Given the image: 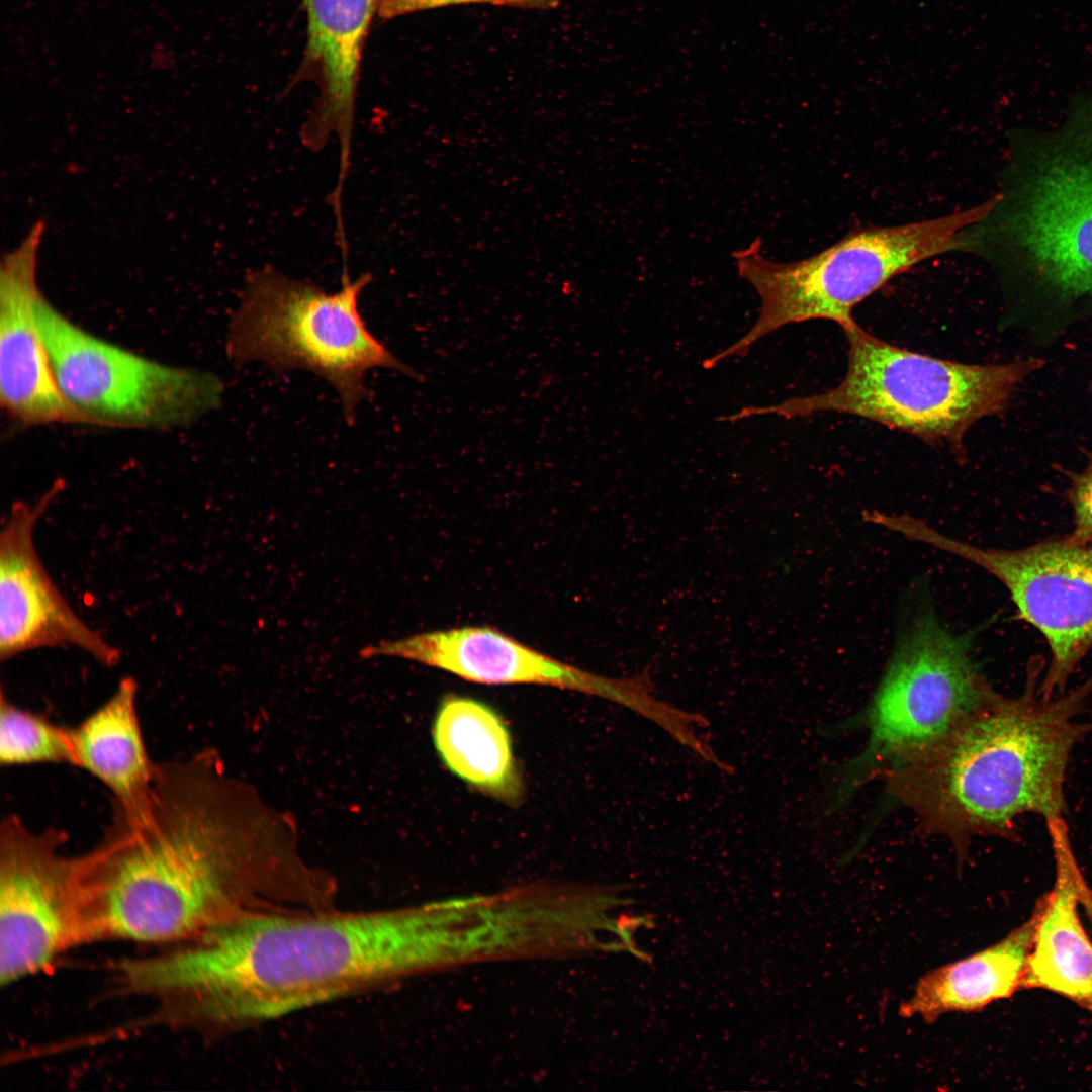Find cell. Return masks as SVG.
Instances as JSON below:
<instances>
[{"mask_svg": "<svg viewBox=\"0 0 1092 1092\" xmlns=\"http://www.w3.org/2000/svg\"><path fill=\"white\" fill-rule=\"evenodd\" d=\"M34 314L57 385L87 425L175 429L221 404L224 385L211 372L163 364L107 342L40 293Z\"/></svg>", "mask_w": 1092, "mask_h": 1092, "instance_id": "9", "label": "cell"}, {"mask_svg": "<svg viewBox=\"0 0 1092 1092\" xmlns=\"http://www.w3.org/2000/svg\"><path fill=\"white\" fill-rule=\"evenodd\" d=\"M423 904L251 913L149 954L170 1027L218 1038L432 971Z\"/></svg>", "mask_w": 1092, "mask_h": 1092, "instance_id": "2", "label": "cell"}, {"mask_svg": "<svg viewBox=\"0 0 1092 1092\" xmlns=\"http://www.w3.org/2000/svg\"><path fill=\"white\" fill-rule=\"evenodd\" d=\"M957 635L930 611L899 639L866 715L869 739L844 768L838 796H848L931 747L998 694Z\"/></svg>", "mask_w": 1092, "mask_h": 1092, "instance_id": "8", "label": "cell"}, {"mask_svg": "<svg viewBox=\"0 0 1092 1092\" xmlns=\"http://www.w3.org/2000/svg\"><path fill=\"white\" fill-rule=\"evenodd\" d=\"M66 833L27 826L16 814L0 825V984L10 986L80 946L75 856Z\"/></svg>", "mask_w": 1092, "mask_h": 1092, "instance_id": "11", "label": "cell"}, {"mask_svg": "<svg viewBox=\"0 0 1092 1092\" xmlns=\"http://www.w3.org/2000/svg\"><path fill=\"white\" fill-rule=\"evenodd\" d=\"M433 739L445 765L466 783L503 801L521 795L509 731L488 705L447 696L438 709Z\"/></svg>", "mask_w": 1092, "mask_h": 1092, "instance_id": "19", "label": "cell"}, {"mask_svg": "<svg viewBox=\"0 0 1092 1092\" xmlns=\"http://www.w3.org/2000/svg\"><path fill=\"white\" fill-rule=\"evenodd\" d=\"M1085 455L1081 471H1064L1069 479L1065 494L1073 515V528L1064 537L1078 545H1092V449L1085 450Z\"/></svg>", "mask_w": 1092, "mask_h": 1092, "instance_id": "21", "label": "cell"}, {"mask_svg": "<svg viewBox=\"0 0 1092 1092\" xmlns=\"http://www.w3.org/2000/svg\"><path fill=\"white\" fill-rule=\"evenodd\" d=\"M992 199L943 216L897 225L857 228L824 250L789 263L768 260L755 239L733 253L738 274L760 297L752 328L704 363L713 367L745 356L760 339L780 328L811 320L840 327L854 321L853 308L894 277L915 265L953 251H966L967 231L980 221Z\"/></svg>", "mask_w": 1092, "mask_h": 1092, "instance_id": "6", "label": "cell"}, {"mask_svg": "<svg viewBox=\"0 0 1092 1092\" xmlns=\"http://www.w3.org/2000/svg\"><path fill=\"white\" fill-rule=\"evenodd\" d=\"M256 803L214 752L156 763L147 791L113 802L100 841L75 856L81 945L170 946L251 913L329 906L330 874Z\"/></svg>", "mask_w": 1092, "mask_h": 1092, "instance_id": "1", "label": "cell"}, {"mask_svg": "<svg viewBox=\"0 0 1092 1092\" xmlns=\"http://www.w3.org/2000/svg\"><path fill=\"white\" fill-rule=\"evenodd\" d=\"M457 4H491L526 9H546L557 6L558 0H378V14L383 19Z\"/></svg>", "mask_w": 1092, "mask_h": 1092, "instance_id": "22", "label": "cell"}, {"mask_svg": "<svg viewBox=\"0 0 1092 1092\" xmlns=\"http://www.w3.org/2000/svg\"><path fill=\"white\" fill-rule=\"evenodd\" d=\"M37 226L3 265L0 288V401L28 426L86 424L61 393L39 335L34 306Z\"/></svg>", "mask_w": 1092, "mask_h": 1092, "instance_id": "14", "label": "cell"}, {"mask_svg": "<svg viewBox=\"0 0 1092 1092\" xmlns=\"http://www.w3.org/2000/svg\"><path fill=\"white\" fill-rule=\"evenodd\" d=\"M361 655L402 657L479 684L550 686L612 702L621 687V678L561 662L489 626H463L381 641L365 647Z\"/></svg>", "mask_w": 1092, "mask_h": 1092, "instance_id": "13", "label": "cell"}, {"mask_svg": "<svg viewBox=\"0 0 1092 1092\" xmlns=\"http://www.w3.org/2000/svg\"><path fill=\"white\" fill-rule=\"evenodd\" d=\"M1037 910L994 945L924 975L901 1004L904 1017L932 1022L949 1012L978 1011L1022 988Z\"/></svg>", "mask_w": 1092, "mask_h": 1092, "instance_id": "17", "label": "cell"}, {"mask_svg": "<svg viewBox=\"0 0 1092 1092\" xmlns=\"http://www.w3.org/2000/svg\"><path fill=\"white\" fill-rule=\"evenodd\" d=\"M371 279L369 273L354 280L341 276V288L329 293L271 266L251 271L229 325L228 358L235 365L259 361L276 373L301 369L321 376L354 424L358 405L371 395L365 385L370 369L421 378L367 328L358 303Z\"/></svg>", "mask_w": 1092, "mask_h": 1092, "instance_id": "7", "label": "cell"}, {"mask_svg": "<svg viewBox=\"0 0 1092 1092\" xmlns=\"http://www.w3.org/2000/svg\"><path fill=\"white\" fill-rule=\"evenodd\" d=\"M894 530L908 539L958 555L996 577L1009 592L1018 617L1044 638L1050 662L1038 692L1065 693L1092 649V545L1053 537L1020 549H991L950 538L925 522L900 515Z\"/></svg>", "mask_w": 1092, "mask_h": 1092, "instance_id": "10", "label": "cell"}, {"mask_svg": "<svg viewBox=\"0 0 1092 1092\" xmlns=\"http://www.w3.org/2000/svg\"><path fill=\"white\" fill-rule=\"evenodd\" d=\"M64 488L55 483L33 504L15 500L0 532V658L39 648L74 647L105 667L120 650L72 609L39 558L34 530Z\"/></svg>", "mask_w": 1092, "mask_h": 1092, "instance_id": "12", "label": "cell"}, {"mask_svg": "<svg viewBox=\"0 0 1092 1092\" xmlns=\"http://www.w3.org/2000/svg\"><path fill=\"white\" fill-rule=\"evenodd\" d=\"M1000 190L968 232L997 270L1009 324L1035 343L1092 313V83L1051 128L1010 130Z\"/></svg>", "mask_w": 1092, "mask_h": 1092, "instance_id": "4", "label": "cell"}, {"mask_svg": "<svg viewBox=\"0 0 1092 1092\" xmlns=\"http://www.w3.org/2000/svg\"><path fill=\"white\" fill-rule=\"evenodd\" d=\"M1044 663L1028 662L1025 688L997 695L922 753L888 770L889 794L918 818L922 829L952 841L957 852L975 836L1015 835V820L1033 813L1061 818L1064 786L1075 745L1092 732L1081 722L1092 673L1067 694L1044 697Z\"/></svg>", "mask_w": 1092, "mask_h": 1092, "instance_id": "3", "label": "cell"}, {"mask_svg": "<svg viewBox=\"0 0 1092 1092\" xmlns=\"http://www.w3.org/2000/svg\"><path fill=\"white\" fill-rule=\"evenodd\" d=\"M1055 859L1052 890L1036 903L1037 923L1022 988L1043 989L1092 1013V940L1079 916L1092 904L1064 818L1045 821Z\"/></svg>", "mask_w": 1092, "mask_h": 1092, "instance_id": "16", "label": "cell"}, {"mask_svg": "<svg viewBox=\"0 0 1092 1092\" xmlns=\"http://www.w3.org/2000/svg\"><path fill=\"white\" fill-rule=\"evenodd\" d=\"M138 691L133 677H122L105 703L71 728L73 765L99 780L117 803L141 797L156 766L142 733Z\"/></svg>", "mask_w": 1092, "mask_h": 1092, "instance_id": "18", "label": "cell"}, {"mask_svg": "<svg viewBox=\"0 0 1092 1092\" xmlns=\"http://www.w3.org/2000/svg\"><path fill=\"white\" fill-rule=\"evenodd\" d=\"M0 762L3 766L37 763L73 765L71 728L13 704L1 692Z\"/></svg>", "mask_w": 1092, "mask_h": 1092, "instance_id": "20", "label": "cell"}, {"mask_svg": "<svg viewBox=\"0 0 1092 1092\" xmlns=\"http://www.w3.org/2000/svg\"><path fill=\"white\" fill-rule=\"evenodd\" d=\"M847 371L833 389L768 406H747L730 421L777 415L786 419L833 412L878 422L931 445L965 454L966 432L1005 413L1019 386L1044 366L1035 357L975 365L934 358L888 344L852 321L841 327Z\"/></svg>", "mask_w": 1092, "mask_h": 1092, "instance_id": "5", "label": "cell"}, {"mask_svg": "<svg viewBox=\"0 0 1092 1092\" xmlns=\"http://www.w3.org/2000/svg\"><path fill=\"white\" fill-rule=\"evenodd\" d=\"M378 0H305V73L318 88L300 129L304 147L316 152L335 138L339 173L350 171L362 51Z\"/></svg>", "mask_w": 1092, "mask_h": 1092, "instance_id": "15", "label": "cell"}]
</instances>
